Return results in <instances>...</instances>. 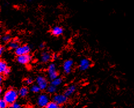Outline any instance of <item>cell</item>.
<instances>
[{"instance_id": "obj_1", "label": "cell", "mask_w": 134, "mask_h": 108, "mask_svg": "<svg viewBox=\"0 0 134 108\" xmlns=\"http://www.w3.org/2000/svg\"><path fill=\"white\" fill-rule=\"evenodd\" d=\"M19 96V95L18 91L16 90L10 88L5 93L3 99H5L8 104L11 105L16 102Z\"/></svg>"}, {"instance_id": "obj_2", "label": "cell", "mask_w": 134, "mask_h": 108, "mask_svg": "<svg viewBox=\"0 0 134 108\" xmlns=\"http://www.w3.org/2000/svg\"><path fill=\"white\" fill-rule=\"evenodd\" d=\"M50 102L49 96L46 93L40 94L37 98V105L40 107H45Z\"/></svg>"}, {"instance_id": "obj_3", "label": "cell", "mask_w": 134, "mask_h": 108, "mask_svg": "<svg viewBox=\"0 0 134 108\" xmlns=\"http://www.w3.org/2000/svg\"><path fill=\"white\" fill-rule=\"evenodd\" d=\"M52 101L59 105H63L66 103L68 100V97H66L65 94H56L52 97Z\"/></svg>"}, {"instance_id": "obj_4", "label": "cell", "mask_w": 134, "mask_h": 108, "mask_svg": "<svg viewBox=\"0 0 134 108\" xmlns=\"http://www.w3.org/2000/svg\"><path fill=\"white\" fill-rule=\"evenodd\" d=\"M36 81L37 85L39 86L41 90H47L48 86V83L45 77L42 75H39L36 77Z\"/></svg>"}, {"instance_id": "obj_5", "label": "cell", "mask_w": 134, "mask_h": 108, "mask_svg": "<svg viewBox=\"0 0 134 108\" xmlns=\"http://www.w3.org/2000/svg\"><path fill=\"white\" fill-rule=\"evenodd\" d=\"M48 75L49 79L53 80L58 77V72L56 71V67L55 64L52 63L48 67Z\"/></svg>"}, {"instance_id": "obj_6", "label": "cell", "mask_w": 134, "mask_h": 108, "mask_svg": "<svg viewBox=\"0 0 134 108\" xmlns=\"http://www.w3.org/2000/svg\"><path fill=\"white\" fill-rule=\"evenodd\" d=\"M31 51V49L27 45H24L22 46H20L18 49L15 50V55L17 56L27 55L29 54Z\"/></svg>"}, {"instance_id": "obj_7", "label": "cell", "mask_w": 134, "mask_h": 108, "mask_svg": "<svg viewBox=\"0 0 134 108\" xmlns=\"http://www.w3.org/2000/svg\"><path fill=\"white\" fill-rule=\"evenodd\" d=\"M91 65H92V62L89 59L86 58H82L80 61L79 69L81 71H85L90 68Z\"/></svg>"}, {"instance_id": "obj_8", "label": "cell", "mask_w": 134, "mask_h": 108, "mask_svg": "<svg viewBox=\"0 0 134 108\" xmlns=\"http://www.w3.org/2000/svg\"><path fill=\"white\" fill-rule=\"evenodd\" d=\"M32 60V57L30 55L27 54V55H22L18 56L16 58V61L18 63L22 65H27L30 63Z\"/></svg>"}, {"instance_id": "obj_9", "label": "cell", "mask_w": 134, "mask_h": 108, "mask_svg": "<svg viewBox=\"0 0 134 108\" xmlns=\"http://www.w3.org/2000/svg\"><path fill=\"white\" fill-rule=\"evenodd\" d=\"M73 61L69 59L66 60L63 64V69L66 74H69L71 72L73 66Z\"/></svg>"}, {"instance_id": "obj_10", "label": "cell", "mask_w": 134, "mask_h": 108, "mask_svg": "<svg viewBox=\"0 0 134 108\" xmlns=\"http://www.w3.org/2000/svg\"><path fill=\"white\" fill-rule=\"evenodd\" d=\"M64 32L63 28L60 26H54L51 30V32L53 36L59 37L63 34Z\"/></svg>"}, {"instance_id": "obj_11", "label": "cell", "mask_w": 134, "mask_h": 108, "mask_svg": "<svg viewBox=\"0 0 134 108\" xmlns=\"http://www.w3.org/2000/svg\"><path fill=\"white\" fill-rule=\"evenodd\" d=\"M76 86L74 85H70L69 87H67V88L65 90L64 94H65L66 97H69L73 95L75 91H76Z\"/></svg>"}, {"instance_id": "obj_12", "label": "cell", "mask_w": 134, "mask_h": 108, "mask_svg": "<svg viewBox=\"0 0 134 108\" xmlns=\"http://www.w3.org/2000/svg\"><path fill=\"white\" fill-rule=\"evenodd\" d=\"M52 56L49 52H44L42 53L41 56V61L42 63H47L48 62H49Z\"/></svg>"}, {"instance_id": "obj_13", "label": "cell", "mask_w": 134, "mask_h": 108, "mask_svg": "<svg viewBox=\"0 0 134 108\" xmlns=\"http://www.w3.org/2000/svg\"><path fill=\"white\" fill-rule=\"evenodd\" d=\"M8 47L10 49H14L15 50L18 49L19 46V40L17 39H15L9 42L8 43Z\"/></svg>"}, {"instance_id": "obj_14", "label": "cell", "mask_w": 134, "mask_h": 108, "mask_svg": "<svg viewBox=\"0 0 134 108\" xmlns=\"http://www.w3.org/2000/svg\"><path fill=\"white\" fill-rule=\"evenodd\" d=\"M18 93H19V95L20 97L22 98H25L29 93V89L27 87H22V88H20V90L18 91Z\"/></svg>"}, {"instance_id": "obj_15", "label": "cell", "mask_w": 134, "mask_h": 108, "mask_svg": "<svg viewBox=\"0 0 134 108\" xmlns=\"http://www.w3.org/2000/svg\"><path fill=\"white\" fill-rule=\"evenodd\" d=\"M56 91H57V88H56V86L52 85L48 86L47 88V92L48 94H54L56 92Z\"/></svg>"}, {"instance_id": "obj_16", "label": "cell", "mask_w": 134, "mask_h": 108, "mask_svg": "<svg viewBox=\"0 0 134 108\" xmlns=\"http://www.w3.org/2000/svg\"><path fill=\"white\" fill-rule=\"evenodd\" d=\"M8 65L6 62L3 60L0 61V72L1 74H3L4 72L8 68Z\"/></svg>"}, {"instance_id": "obj_17", "label": "cell", "mask_w": 134, "mask_h": 108, "mask_svg": "<svg viewBox=\"0 0 134 108\" xmlns=\"http://www.w3.org/2000/svg\"><path fill=\"white\" fill-rule=\"evenodd\" d=\"M62 82H63L62 79L61 77H58L57 78H56V79L52 80L51 85L56 86V87H57V86L61 85V83H62Z\"/></svg>"}, {"instance_id": "obj_18", "label": "cell", "mask_w": 134, "mask_h": 108, "mask_svg": "<svg viewBox=\"0 0 134 108\" xmlns=\"http://www.w3.org/2000/svg\"><path fill=\"white\" fill-rule=\"evenodd\" d=\"M30 91L33 93H38L41 91V89L37 85H33L30 87Z\"/></svg>"}, {"instance_id": "obj_19", "label": "cell", "mask_w": 134, "mask_h": 108, "mask_svg": "<svg viewBox=\"0 0 134 108\" xmlns=\"http://www.w3.org/2000/svg\"><path fill=\"white\" fill-rule=\"evenodd\" d=\"M59 107H60L59 105H58L53 101L50 102L47 105V106L45 107V108H59Z\"/></svg>"}, {"instance_id": "obj_20", "label": "cell", "mask_w": 134, "mask_h": 108, "mask_svg": "<svg viewBox=\"0 0 134 108\" xmlns=\"http://www.w3.org/2000/svg\"><path fill=\"white\" fill-rule=\"evenodd\" d=\"M11 39V37L9 34H5L1 38V40L4 42H10V40Z\"/></svg>"}, {"instance_id": "obj_21", "label": "cell", "mask_w": 134, "mask_h": 108, "mask_svg": "<svg viewBox=\"0 0 134 108\" xmlns=\"http://www.w3.org/2000/svg\"><path fill=\"white\" fill-rule=\"evenodd\" d=\"M8 104L5 101L4 99H0V108H8Z\"/></svg>"}, {"instance_id": "obj_22", "label": "cell", "mask_w": 134, "mask_h": 108, "mask_svg": "<svg viewBox=\"0 0 134 108\" xmlns=\"http://www.w3.org/2000/svg\"><path fill=\"white\" fill-rule=\"evenodd\" d=\"M8 108H22V107L20 104H19L18 102H16L14 104L10 105L9 106H8Z\"/></svg>"}, {"instance_id": "obj_23", "label": "cell", "mask_w": 134, "mask_h": 108, "mask_svg": "<svg viewBox=\"0 0 134 108\" xmlns=\"http://www.w3.org/2000/svg\"><path fill=\"white\" fill-rule=\"evenodd\" d=\"M24 83L27 85H30L33 83V79L31 77H27L24 80Z\"/></svg>"}, {"instance_id": "obj_24", "label": "cell", "mask_w": 134, "mask_h": 108, "mask_svg": "<svg viewBox=\"0 0 134 108\" xmlns=\"http://www.w3.org/2000/svg\"><path fill=\"white\" fill-rule=\"evenodd\" d=\"M10 71H11V70H10V68H9V67H8L7 69L4 72L3 74L4 75H5V76H8V75H9L10 74Z\"/></svg>"}, {"instance_id": "obj_25", "label": "cell", "mask_w": 134, "mask_h": 108, "mask_svg": "<svg viewBox=\"0 0 134 108\" xmlns=\"http://www.w3.org/2000/svg\"><path fill=\"white\" fill-rule=\"evenodd\" d=\"M5 50V49L3 46H1V47H0V55L1 56L2 54H3Z\"/></svg>"}, {"instance_id": "obj_26", "label": "cell", "mask_w": 134, "mask_h": 108, "mask_svg": "<svg viewBox=\"0 0 134 108\" xmlns=\"http://www.w3.org/2000/svg\"><path fill=\"white\" fill-rule=\"evenodd\" d=\"M44 47H45V44H44V43H42V44L40 45V48L44 49Z\"/></svg>"}, {"instance_id": "obj_27", "label": "cell", "mask_w": 134, "mask_h": 108, "mask_svg": "<svg viewBox=\"0 0 134 108\" xmlns=\"http://www.w3.org/2000/svg\"><path fill=\"white\" fill-rule=\"evenodd\" d=\"M52 58H53V59H54V60H56V59L58 58V56L56 55H53V56H52Z\"/></svg>"}, {"instance_id": "obj_28", "label": "cell", "mask_w": 134, "mask_h": 108, "mask_svg": "<svg viewBox=\"0 0 134 108\" xmlns=\"http://www.w3.org/2000/svg\"><path fill=\"white\" fill-rule=\"evenodd\" d=\"M2 79H3V76H2V75H1V76H0V82H2Z\"/></svg>"}, {"instance_id": "obj_29", "label": "cell", "mask_w": 134, "mask_h": 108, "mask_svg": "<svg viewBox=\"0 0 134 108\" xmlns=\"http://www.w3.org/2000/svg\"><path fill=\"white\" fill-rule=\"evenodd\" d=\"M26 1H33V0H26Z\"/></svg>"}, {"instance_id": "obj_30", "label": "cell", "mask_w": 134, "mask_h": 108, "mask_svg": "<svg viewBox=\"0 0 134 108\" xmlns=\"http://www.w3.org/2000/svg\"><path fill=\"white\" fill-rule=\"evenodd\" d=\"M59 108H64L63 106H60V107Z\"/></svg>"}]
</instances>
